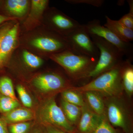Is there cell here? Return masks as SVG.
Listing matches in <instances>:
<instances>
[{
  "label": "cell",
  "mask_w": 133,
  "mask_h": 133,
  "mask_svg": "<svg viewBox=\"0 0 133 133\" xmlns=\"http://www.w3.org/2000/svg\"><path fill=\"white\" fill-rule=\"evenodd\" d=\"M43 32H30L23 39V48L40 56L49 58L51 55L70 50L65 37L44 26Z\"/></svg>",
  "instance_id": "6da1fadb"
},
{
  "label": "cell",
  "mask_w": 133,
  "mask_h": 133,
  "mask_svg": "<svg viewBox=\"0 0 133 133\" xmlns=\"http://www.w3.org/2000/svg\"><path fill=\"white\" fill-rule=\"evenodd\" d=\"M124 61L82 86L72 88L81 93L97 92L107 97H119L123 90L122 71Z\"/></svg>",
  "instance_id": "7a4b0ae2"
},
{
  "label": "cell",
  "mask_w": 133,
  "mask_h": 133,
  "mask_svg": "<svg viewBox=\"0 0 133 133\" xmlns=\"http://www.w3.org/2000/svg\"><path fill=\"white\" fill-rule=\"evenodd\" d=\"M49 58L62 66L69 76L75 80L86 78L98 59L77 54L70 50L51 55Z\"/></svg>",
  "instance_id": "3957f363"
},
{
  "label": "cell",
  "mask_w": 133,
  "mask_h": 133,
  "mask_svg": "<svg viewBox=\"0 0 133 133\" xmlns=\"http://www.w3.org/2000/svg\"><path fill=\"white\" fill-rule=\"evenodd\" d=\"M99 51L98 59L86 78L92 80L122 62L124 54L116 46L98 36L90 35Z\"/></svg>",
  "instance_id": "277c9868"
},
{
  "label": "cell",
  "mask_w": 133,
  "mask_h": 133,
  "mask_svg": "<svg viewBox=\"0 0 133 133\" xmlns=\"http://www.w3.org/2000/svg\"><path fill=\"white\" fill-rule=\"evenodd\" d=\"M39 124L51 125L68 133H75L76 129L66 119L62 108L58 106L55 96L46 98L41 102L35 113Z\"/></svg>",
  "instance_id": "5b68a950"
},
{
  "label": "cell",
  "mask_w": 133,
  "mask_h": 133,
  "mask_svg": "<svg viewBox=\"0 0 133 133\" xmlns=\"http://www.w3.org/2000/svg\"><path fill=\"white\" fill-rule=\"evenodd\" d=\"M70 50L77 54L98 58L99 51L91 38L84 24L65 37Z\"/></svg>",
  "instance_id": "8992f818"
},
{
  "label": "cell",
  "mask_w": 133,
  "mask_h": 133,
  "mask_svg": "<svg viewBox=\"0 0 133 133\" xmlns=\"http://www.w3.org/2000/svg\"><path fill=\"white\" fill-rule=\"evenodd\" d=\"M104 100L105 115L113 127L122 129L125 133H131V123L127 109L118 97H107Z\"/></svg>",
  "instance_id": "52a82bcc"
},
{
  "label": "cell",
  "mask_w": 133,
  "mask_h": 133,
  "mask_svg": "<svg viewBox=\"0 0 133 133\" xmlns=\"http://www.w3.org/2000/svg\"><path fill=\"white\" fill-rule=\"evenodd\" d=\"M43 22L48 28L64 37L69 35L81 25L76 20L55 8L47 9Z\"/></svg>",
  "instance_id": "ba28073f"
},
{
  "label": "cell",
  "mask_w": 133,
  "mask_h": 133,
  "mask_svg": "<svg viewBox=\"0 0 133 133\" xmlns=\"http://www.w3.org/2000/svg\"><path fill=\"white\" fill-rule=\"evenodd\" d=\"M30 84L36 90L48 94L61 90L69 85V81L62 74L49 71L37 74L31 79Z\"/></svg>",
  "instance_id": "9c48e42d"
},
{
  "label": "cell",
  "mask_w": 133,
  "mask_h": 133,
  "mask_svg": "<svg viewBox=\"0 0 133 133\" xmlns=\"http://www.w3.org/2000/svg\"><path fill=\"white\" fill-rule=\"evenodd\" d=\"M84 25L90 35H94L103 38L116 46L124 56L132 58V45L130 43L122 41L110 30L101 25L99 20L95 19Z\"/></svg>",
  "instance_id": "30bf717a"
},
{
  "label": "cell",
  "mask_w": 133,
  "mask_h": 133,
  "mask_svg": "<svg viewBox=\"0 0 133 133\" xmlns=\"http://www.w3.org/2000/svg\"><path fill=\"white\" fill-rule=\"evenodd\" d=\"M3 37L0 46V71L9 64L20 42V26L16 22Z\"/></svg>",
  "instance_id": "8fae6325"
},
{
  "label": "cell",
  "mask_w": 133,
  "mask_h": 133,
  "mask_svg": "<svg viewBox=\"0 0 133 133\" xmlns=\"http://www.w3.org/2000/svg\"><path fill=\"white\" fill-rule=\"evenodd\" d=\"M49 3V1L47 0L30 1L29 10L23 23L25 31L27 32L32 31L41 25Z\"/></svg>",
  "instance_id": "7c38bea8"
},
{
  "label": "cell",
  "mask_w": 133,
  "mask_h": 133,
  "mask_svg": "<svg viewBox=\"0 0 133 133\" xmlns=\"http://www.w3.org/2000/svg\"><path fill=\"white\" fill-rule=\"evenodd\" d=\"M102 116L92 111L86 103L81 107V117L77 124L79 132L91 133L99 123Z\"/></svg>",
  "instance_id": "4fadbf2b"
},
{
  "label": "cell",
  "mask_w": 133,
  "mask_h": 133,
  "mask_svg": "<svg viewBox=\"0 0 133 133\" xmlns=\"http://www.w3.org/2000/svg\"><path fill=\"white\" fill-rule=\"evenodd\" d=\"M1 118L8 125L31 121L35 118V113L31 109L21 106L7 113L2 114Z\"/></svg>",
  "instance_id": "5bb4252c"
},
{
  "label": "cell",
  "mask_w": 133,
  "mask_h": 133,
  "mask_svg": "<svg viewBox=\"0 0 133 133\" xmlns=\"http://www.w3.org/2000/svg\"><path fill=\"white\" fill-rule=\"evenodd\" d=\"M30 1L27 0H8L5 2V8L9 16L19 19L28 15Z\"/></svg>",
  "instance_id": "9a60e30c"
},
{
  "label": "cell",
  "mask_w": 133,
  "mask_h": 133,
  "mask_svg": "<svg viewBox=\"0 0 133 133\" xmlns=\"http://www.w3.org/2000/svg\"><path fill=\"white\" fill-rule=\"evenodd\" d=\"M106 23L104 26L110 30L119 39L126 42L130 43L133 40V30L128 28L118 21L112 20L106 16Z\"/></svg>",
  "instance_id": "2e32d148"
},
{
  "label": "cell",
  "mask_w": 133,
  "mask_h": 133,
  "mask_svg": "<svg viewBox=\"0 0 133 133\" xmlns=\"http://www.w3.org/2000/svg\"><path fill=\"white\" fill-rule=\"evenodd\" d=\"M83 93L85 103L92 111L100 116L105 114L104 100L101 94L94 91H88Z\"/></svg>",
  "instance_id": "e0dca14e"
},
{
  "label": "cell",
  "mask_w": 133,
  "mask_h": 133,
  "mask_svg": "<svg viewBox=\"0 0 133 133\" xmlns=\"http://www.w3.org/2000/svg\"><path fill=\"white\" fill-rule=\"evenodd\" d=\"M19 58L24 66L29 70H36L42 66L44 60L41 56L36 55L27 49H21Z\"/></svg>",
  "instance_id": "ac0fdd59"
},
{
  "label": "cell",
  "mask_w": 133,
  "mask_h": 133,
  "mask_svg": "<svg viewBox=\"0 0 133 133\" xmlns=\"http://www.w3.org/2000/svg\"><path fill=\"white\" fill-rule=\"evenodd\" d=\"M131 58L124 61L122 71V80L123 90L131 97L133 93V67Z\"/></svg>",
  "instance_id": "d6986e66"
},
{
  "label": "cell",
  "mask_w": 133,
  "mask_h": 133,
  "mask_svg": "<svg viewBox=\"0 0 133 133\" xmlns=\"http://www.w3.org/2000/svg\"><path fill=\"white\" fill-rule=\"evenodd\" d=\"M60 107L66 119L72 125H77L81 114V108L62 99Z\"/></svg>",
  "instance_id": "ffe728a7"
},
{
  "label": "cell",
  "mask_w": 133,
  "mask_h": 133,
  "mask_svg": "<svg viewBox=\"0 0 133 133\" xmlns=\"http://www.w3.org/2000/svg\"><path fill=\"white\" fill-rule=\"evenodd\" d=\"M61 95L62 99L70 104L81 108L86 104L81 93L73 88L64 90Z\"/></svg>",
  "instance_id": "44dd1931"
},
{
  "label": "cell",
  "mask_w": 133,
  "mask_h": 133,
  "mask_svg": "<svg viewBox=\"0 0 133 133\" xmlns=\"http://www.w3.org/2000/svg\"><path fill=\"white\" fill-rule=\"evenodd\" d=\"M0 94L18 100L16 96L12 79L7 76L0 77Z\"/></svg>",
  "instance_id": "7402d4cb"
},
{
  "label": "cell",
  "mask_w": 133,
  "mask_h": 133,
  "mask_svg": "<svg viewBox=\"0 0 133 133\" xmlns=\"http://www.w3.org/2000/svg\"><path fill=\"white\" fill-rule=\"evenodd\" d=\"M19 101L0 94V114H5L21 107Z\"/></svg>",
  "instance_id": "603a6c76"
},
{
  "label": "cell",
  "mask_w": 133,
  "mask_h": 133,
  "mask_svg": "<svg viewBox=\"0 0 133 133\" xmlns=\"http://www.w3.org/2000/svg\"><path fill=\"white\" fill-rule=\"evenodd\" d=\"M17 92L24 107L31 109L34 106L33 99L26 87L22 84H18L16 86Z\"/></svg>",
  "instance_id": "cb8c5ba5"
},
{
  "label": "cell",
  "mask_w": 133,
  "mask_h": 133,
  "mask_svg": "<svg viewBox=\"0 0 133 133\" xmlns=\"http://www.w3.org/2000/svg\"><path fill=\"white\" fill-rule=\"evenodd\" d=\"M35 124L31 121L9 124L8 130L9 133H29Z\"/></svg>",
  "instance_id": "d4e9b609"
},
{
  "label": "cell",
  "mask_w": 133,
  "mask_h": 133,
  "mask_svg": "<svg viewBox=\"0 0 133 133\" xmlns=\"http://www.w3.org/2000/svg\"><path fill=\"white\" fill-rule=\"evenodd\" d=\"M91 133H118L108 120L105 115H102L99 123Z\"/></svg>",
  "instance_id": "484cf974"
},
{
  "label": "cell",
  "mask_w": 133,
  "mask_h": 133,
  "mask_svg": "<svg viewBox=\"0 0 133 133\" xmlns=\"http://www.w3.org/2000/svg\"><path fill=\"white\" fill-rule=\"evenodd\" d=\"M129 6V13L118 20L119 22L128 28L133 30V1H128Z\"/></svg>",
  "instance_id": "4316f807"
},
{
  "label": "cell",
  "mask_w": 133,
  "mask_h": 133,
  "mask_svg": "<svg viewBox=\"0 0 133 133\" xmlns=\"http://www.w3.org/2000/svg\"><path fill=\"white\" fill-rule=\"evenodd\" d=\"M66 2L71 4L77 5L79 4H86L99 7L102 6L104 1L103 0H69Z\"/></svg>",
  "instance_id": "83f0119b"
},
{
  "label": "cell",
  "mask_w": 133,
  "mask_h": 133,
  "mask_svg": "<svg viewBox=\"0 0 133 133\" xmlns=\"http://www.w3.org/2000/svg\"><path fill=\"white\" fill-rule=\"evenodd\" d=\"M15 21H16L7 22L0 26V46L3 37L15 23L16 22H14Z\"/></svg>",
  "instance_id": "f1b7e54d"
},
{
  "label": "cell",
  "mask_w": 133,
  "mask_h": 133,
  "mask_svg": "<svg viewBox=\"0 0 133 133\" xmlns=\"http://www.w3.org/2000/svg\"><path fill=\"white\" fill-rule=\"evenodd\" d=\"M41 124L42 128L43 133H68L60 129L51 125L48 124Z\"/></svg>",
  "instance_id": "f546056e"
},
{
  "label": "cell",
  "mask_w": 133,
  "mask_h": 133,
  "mask_svg": "<svg viewBox=\"0 0 133 133\" xmlns=\"http://www.w3.org/2000/svg\"><path fill=\"white\" fill-rule=\"evenodd\" d=\"M17 20H19V19L16 17H12L0 14V26L7 22L17 21Z\"/></svg>",
  "instance_id": "4dcf8cb0"
},
{
  "label": "cell",
  "mask_w": 133,
  "mask_h": 133,
  "mask_svg": "<svg viewBox=\"0 0 133 133\" xmlns=\"http://www.w3.org/2000/svg\"><path fill=\"white\" fill-rule=\"evenodd\" d=\"M0 133H9L8 128V125L0 117Z\"/></svg>",
  "instance_id": "1f68e13d"
},
{
  "label": "cell",
  "mask_w": 133,
  "mask_h": 133,
  "mask_svg": "<svg viewBox=\"0 0 133 133\" xmlns=\"http://www.w3.org/2000/svg\"><path fill=\"white\" fill-rule=\"evenodd\" d=\"M29 133H43L42 128L41 124L38 123L35 124Z\"/></svg>",
  "instance_id": "d6a6232c"
},
{
  "label": "cell",
  "mask_w": 133,
  "mask_h": 133,
  "mask_svg": "<svg viewBox=\"0 0 133 133\" xmlns=\"http://www.w3.org/2000/svg\"></svg>",
  "instance_id": "836d02e7"
}]
</instances>
